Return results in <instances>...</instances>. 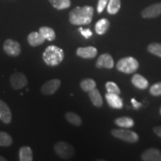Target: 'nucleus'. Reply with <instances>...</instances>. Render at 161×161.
Returning <instances> with one entry per match:
<instances>
[{
  "instance_id": "obj_32",
  "label": "nucleus",
  "mask_w": 161,
  "mask_h": 161,
  "mask_svg": "<svg viewBox=\"0 0 161 161\" xmlns=\"http://www.w3.org/2000/svg\"><path fill=\"white\" fill-rule=\"evenodd\" d=\"M131 103L133 104V107H134V108L135 110H138L139 108L142 106V104L139 103V102H137V101H136L134 98H132L131 99Z\"/></svg>"
},
{
  "instance_id": "obj_12",
  "label": "nucleus",
  "mask_w": 161,
  "mask_h": 161,
  "mask_svg": "<svg viewBox=\"0 0 161 161\" xmlns=\"http://www.w3.org/2000/svg\"><path fill=\"white\" fill-rule=\"evenodd\" d=\"M97 49L93 46H86V47H79L76 50V55L84 59L94 58L97 55Z\"/></svg>"
},
{
  "instance_id": "obj_33",
  "label": "nucleus",
  "mask_w": 161,
  "mask_h": 161,
  "mask_svg": "<svg viewBox=\"0 0 161 161\" xmlns=\"http://www.w3.org/2000/svg\"><path fill=\"white\" fill-rule=\"evenodd\" d=\"M153 130H154V132L155 133V134H157L159 137L161 138V126L154 127Z\"/></svg>"
},
{
  "instance_id": "obj_19",
  "label": "nucleus",
  "mask_w": 161,
  "mask_h": 161,
  "mask_svg": "<svg viewBox=\"0 0 161 161\" xmlns=\"http://www.w3.org/2000/svg\"><path fill=\"white\" fill-rule=\"evenodd\" d=\"M110 27V22L105 18L101 19L96 23L95 25L96 32L99 35H104L108 31Z\"/></svg>"
},
{
  "instance_id": "obj_26",
  "label": "nucleus",
  "mask_w": 161,
  "mask_h": 161,
  "mask_svg": "<svg viewBox=\"0 0 161 161\" xmlns=\"http://www.w3.org/2000/svg\"><path fill=\"white\" fill-rule=\"evenodd\" d=\"M13 142L12 137L8 133L0 131V146L8 147Z\"/></svg>"
},
{
  "instance_id": "obj_4",
  "label": "nucleus",
  "mask_w": 161,
  "mask_h": 161,
  "mask_svg": "<svg viewBox=\"0 0 161 161\" xmlns=\"http://www.w3.org/2000/svg\"><path fill=\"white\" fill-rule=\"evenodd\" d=\"M54 149H55L56 154L64 160H69L72 158L75 154V150H74L73 147L68 142H64V141L56 142L54 146Z\"/></svg>"
},
{
  "instance_id": "obj_16",
  "label": "nucleus",
  "mask_w": 161,
  "mask_h": 161,
  "mask_svg": "<svg viewBox=\"0 0 161 161\" xmlns=\"http://www.w3.org/2000/svg\"><path fill=\"white\" fill-rule=\"evenodd\" d=\"M131 82L134 86L140 90H146L148 86V80L140 74H135L133 76Z\"/></svg>"
},
{
  "instance_id": "obj_6",
  "label": "nucleus",
  "mask_w": 161,
  "mask_h": 161,
  "mask_svg": "<svg viewBox=\"0 0 161 161\" xmlns=\"http://www.w3.org/2000/svg\"><path fill=\"white\" fill-rule=\"evenodd\" d=\"M28 78L22 72H14L10 77V84L14 90L23 89L28 84Z\"/></svg>"
},
{
  "instance_id": "obj_27",
  "label": "nucleus",
  "mask_w": 161,
  "mask_h": 161,
  "mask_svg": "<svg viewBox=\"0 0 161 161\" xmlns=\"http://www.w3.org/2000/svg\"><path fill=\"white\" fill-rule=\"evenodd\" d=\"M148 51L153 55L161 58V43H153L148 46Z\"/></svg>"
},
{
  "instance_id": "obj_7",
  "label": "nucleus",
  "mask_w": 161,
  "mask_h": 161,
  "mask_svg": "<svg viewBox=\"0 0 161 161\" xmlns=\"http://www.w3.org/2000/svg\"><path fill=\"white\" fill-rule=\"evenodd\" d=\"M4 52L11 57H17L21 53V46L17 41L12 39L6 40L3 45Z\"/></svg>"
},
{
  "instance_id": "obj_1",
  "label": "nucleus",
  "mask_w": 161,
  "mask_h": 161,
  "mask_svg": "<svg viewBox=\"0 0 161 161\" xmlns=\"http://www.w3.org/2000/svg\"><path fill=\"white\" fill-rule=\"evenodd\" d=\"M94 14L92 6L76 7L69 13V22L72 25H84L91 23Z\"/></svg>"
},
{
  "instance_id": "obj_29",
  "label": "nucleus",
  "mask_w": 161,
  "mask_h": 161,
  "mask_svg": "<svg viewBox=\"0 0 161 161\" xmlns=\"http://www.w3.org/2000/svg\"><path fill=\"white\" fill-rule=\"evenodd\" d=\"M150 93L154 96H161V82H158L151 86Z\"/></svg>"
},
{
  "instance_id": "obj_21",
  "label": "nucleus",
  "mask_w": 161,
  "mask_h": 161,
  "mask_svg": "<svg viewBox=\"0 0 161 161\" xmlns=\"http://www.w3.org/2000/svg\"><path fill=\"white\" fill-rule=\"evenodd\" d=\"M39 33L43 36L44 39L49 40V41H53L56 37L55 31L47 26H43L40 28L39 29Z\"/></svg>"
},
{
  "instance_id": "obj_24",
  "label": "nucleus",
  "mask_w": 161,
  "mask_h": 161,
  "mask_svg": "<svg viewBox=\"0 0 161 161\" xmlns=\"http://www.w3.org/2000/svg\"><path fill=\"white\" fill-rule=\"evenodd\" d=\"M80 88L85 92H89L90 90H93L94 88H96V81L92 78H86L81 80L80 84Z\"/></svg>"
},
{
  "instance_id": "obj_13",
  "label": "nucleus",
  "mask_w": 161,
  "mask_h": 161,
  "mask_svg": "<svg viewBox=\"0 0 161 161\" xmlns=\"http://www.w3.org/2000/svg\"><path fill=\"white\" fill-rule=\"evenodd\" d=\"M0 119L5 124H9L12 120L11 110L7 104L0 99Z\"/></svg>"
},
{
  "instance_id": "obj_30",
  "label": "nucleus",
  "mask_w": 161,
  "mask_h": 161,
  "mask_svg": "<svg viewBox=\"0 0 161 161\" xmlns=\"http://www.w3.org/2000/svg\"><path fill=\"white\" fill-rule=\"evenodd\" d=\"M109 0H98L97 5V11L98 13L101 14L107 5H108Z\"/></svg>"
},
{
  "instance_id": "obj_20",
  "label": "nucleus",
  "mask_w": 161,
  "mask_h": 161,
  "mask_svg": "<svg viewBox=\"0 0 161 161\" xmlns=\"http://www.w3.org/2000/svg\"><path fill=\"white\" fill-rule=\"evenodd\" d=\"M114 122L117 126L123 128H132L134 125V120L128 116H122V117L116 119Z\"/></svg>"
},
{
  "instance_id": "obj_11",
  "label": "nucleus",
  "mask_w": 161,
  "mask_h": 161,
  "mask_svg": "<svg viewBox=\"0 0 161 161\" xmlns=\"http://www.w3.org/2000/svg\"><path fill=\"white\" fill-rule=\"evenodd\" d=\"M141 159L144 161H161V152L158 148H148L141 154Z\"/></svg>"
},
{
  "instance_id": "obj_28",
  "label": "nucleus",
  "mask_w": 161,
  "mask_h": 161,
  "mask_svg": "<svg viewBox=\"0 0 161 161\" xmlns=\"http://www.w3.org/2000/svg\"><path fill=\"white\" fill-rule=\"evenodd\" d=\"M106 86V90L108 92H110V93H115V94H118L119 95L121 93L120 89L119 88V86H117V84L113 81H108L105 84Z\"/></svg>"
},
{
  "instance_id": "obj_17",
  "label": "nucleus",
  "mask_w": 161,
  "mask_h": 161,
  "mask_svg": "<svg viewBox=\"0 0 161 161\" xmlns=\"http://www.w3.org/2000/svg\"><path fill=\"white\" fill-rule=\"evenodd\" d=\"M89 97L92 104L95 107L101 108V107H102V105H103L102 97L101 96V93L98 91V90L96 89V88H94L93 90H90L89 92Z\"/></svg>"
},
{
  "instance_id": "obj_18",
  "label": "nucleus",
  "mask_w": 161,
  "mask_h": 161,
  "mask_svg": "<svg viewBox=\"0 0 161 161\" xmlns=\"http://www.w3.org/2000/svg\"><path fill=\"white\" fill-rule=\"evenodd\" d=\"M19 160L20 161L33 160V152L29 146H23L19 148Z\"/></svg>"
},
{
  "instance_id": "obj_23",
  "label": "nucleus",
  "mask_w": 161,
  "mask_h": 161,
  "mask_svg": "<svg viewBox=\"0 0 161 161\" xmlns=\"http://www.w3.org/2000/svg\"><path fill=\"white\" fill-rule=\"evenodd\" d=\"M51 5L58 10L66 9L71 5L70 0H49Z\"/></svg>"
},
{
  "instance_id": "obj_35",
  "label": "nucleus",
  "mask_w": 161,
  "mask_h": 161,
  "mask_svg": "<svg viewBox=\"0 0 161 161\" xmlns=\"http://www.w3.org/2000/svg\"><path fill=\"white\" fill-rule=\"evenodd\" d=\"M160 114H161V108H160Z\"/></svg>"
},
{
  "instance_id": "obj_31",
  "label": "nucleus",
  "mask_w": 161,
  "mask_h": 161,
  "mask_svg": "<svg viewBox=\"0 0 161 161\" xmlns=\"http://www.w3.org/2000/svg\"><path fill=\"white\" fill-rule=\"evenodd\" d=\"M78 30L80 31V34H81V35L84 36V37H85L86 39H88V38H90L92 35V31H90V29H83L82 28H79V29H78Z\"/></svg>"
},
{
  "instance_id": "obj_14",
  "label": "nucleus",
  "mask_w": 161,
  "mask_h": 161,
  "mask_svg": "<svg viewBox=\"0 0 161 161\" xmlns=\"http://www.w3.org/2000/svg\"><path fill=\"white\" fill-rule=\"evenodd\" d=\"M105 98L107 102L109 104L110 107L114 109H122L123 108V102L122 99L119 97V95L115 93H108L105 94Z\"/></svg>"
},
{
  "instance_id": "obj_10",
  "label": "nucleus",
  "mask_w": 161,
  "mask_h": 161,
  "mask_svg": "<svg viewBox=\"0 0 161 161\" xmlns=\"http://www.w3.org/2000/svg\"><path fill=\"white\" fill-rule=\"evenodd\" d=\"M161 15V3L148 6L142 11V17L143 18H155Z\"/></svg>"
},
{
  "instance_id": "obj_9",
  "label": "nucleus",
  "mask_w": 161,
  "mask_h": 161,
  "mask_svg": "<svg viewBox=\"0 0 161 161\" xmlns=\"http://www.w3.org/2000/svg\"><path fill=\"white\" fill-rule=\"evenodd\" d=\"M114 66V61L112 56L110 54L104 53L101 55L96 61V66L98 69L105 68V69H112Z\"/></svg>"
},
{
  "instance_id": "obj_22",
  "label": "nucleus",
  "mask_w": 161,
  "mask_h": 161,
  "mask_svg": "<svg viewBox=\"0 0 161 161\" xmlns=\"http://www.w3.org/2000/svg\"><path fill=\"white\" fill-rule=\"evenodd\" d=\"M65 118L68 121V122L75 126H80L82 124L81 119L75 113L67 112L65 114Z\"/></svg>"
},
{
  "instance_id": "obj_2",
  "label": "nucleus",
  "mask_w": 161,
  "mask_h": 161,
  "mask_svg": "<svg viewBox=\"0 0 161 161\" xmlns=\"http://www.w3.org/2000/svg\"><path fill=\"white\" fill-rule=\"evenodd\" d=\"M64 52L63 49L56 46H49L45 49L43 54V59L46 65L55 66L63 61Z\"/></svg>"
},
{
  "instance_id": "obj_8",
  "label": "nucleus",
  "mask_w": 161,
  "mask_h": 161,
  "mask_svg": "<svg viewBox=\"0 0 161 161\" xmlns=\"http://www.w3.org/2000/svg\"><path fill=\"white\" fill-rule=\"evenodd\" d=\"M60 86V80L57 78L51 79L46 81L45 84L42 86L40 91L42 94L45 96H50L54 94L57 90L59 89Z\"/></svg>"
},
{
  "instance_id": "obj_5",
  "label": "nucleus",
  "mask_w": 161,
  "mask_h": 161,
  "mask_svg": "<svg viewBox=\"0 0 161 161\" xmlns=\"http://www.w3.org/2000/svg\"><path fill=\"white\" fill-rule=\"evenodd\" d=\"M111 134L114 137L129 143H134L139 140V136L136 133L128 129H114L111 130Z\"/></svg>"
},
{
  "instance_id": "obj_25",
  "label": "nucleus",
  "mask_w": 161,
  "mask_h": 161,
  "mask_svg": "<svg viewBox=\"0 0 161 161\" xmlns=\"http://www.w3.org/2000/svg\"><path fill=\"white\" fill-rule=\"evenodd\" d=\"M121 7L120 0H109L108 5V12L110 14H116Z\"/></svg>"
},
{
  "instance_id": "obj_34",
  "label": "nucleus",
  "mask_w": 161,
  "mask_h": 161,
  "mask_svg": "<svg viewBox=\"0 0 161 161\" xmlns=\"http://www.w3.org/2000/svg\"><path fill=\"white\" fill-rule=\"evenodd\" d=\"M7 160L3 156H0V161H6Z\"/></svg>"
},
{
  "instance_id": "obj_15",
  "label": "nucleus",
  "mask_w": 161,
  "mask_h": 161,
  "mask_svg": "<svg viewBox=\"0 0 161 161\" xmlns=\"http://www.w3.org/2000/svg\"><path fill=\"white\" fill-rule=\"evenodd\" d=\"M45 40H46L44 39V37L40 35L39 32L33 31L28 36V43L33 47L41 45L45 42Z\"/></svg>"
},
{
  "instance_id": "obj_3",
  "label": "nucleus",
  "mask_w": 161,
  "mask_h": 161,
  "mask_svg": "<svg viewBox=\"0 0 161 161\" xmlns=\"http://www.w3.org/2000/svg\"><path fill=\"white\" fill-rule=\"evenodd\" d=\"M119 71L125 74H131L135 72L139 68L137 60L133 57H126L120 59L116 64Z\"/></svg>"
}]
</instances>
